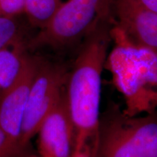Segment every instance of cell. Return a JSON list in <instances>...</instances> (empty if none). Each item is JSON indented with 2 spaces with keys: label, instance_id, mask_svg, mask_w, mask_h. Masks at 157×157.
I'll return each mask as SVG.
<instances>
[{
  "label": "cell",
  "instance_id": "1",
  "mask_svg": "<svg viewBox=\"0 0 157 157\" xmlns=\"http://www.w3.org/2000/svg\"><path fill=\"white\" fill-rule=\"evenodd\" d=\"M107 23L103 21L88 35L68 72L65 96L75 135L73 152L98 150L102 73L111 37Z\"/></svg>",
  "mask_w": 157,
  "mask_h": 157
},
{
  "label": "cell",
  "instance_id": "2",
  "mask_svg": "<svg viewBox=\"0 0 157 157\" xmlns=\"http://www.w3.org/2000/svg\"><path fill=\"white\" fill-rule=\"evenodd\" d=\"M116 45L105 64L112 73L117 87L127 100L126 113L132 110L156 109L157 52L135 44L118 27L111 31Z\"/></svg>",
  "mask_w": 157,
  "mask_h": 157
},
{
  "label": "cell",
  "instance_id": "3",
  "mask_svg": "<svg viewBox=\"0 0 157 157\" xmlns=\"http://www.w3.org/2000/svg\"><path fill=\"white\" fill-rule=\"evenodd\" d=\"M97 157H157V108L141 116L109 108L101 115Z\"/></svg>",
  "mask_w": 157,
  "mask_h": 157
},
{
  "label": "cell",
  "instance_id": "4",
  "mask_svg": "<svg viewBox=\"0 0 157 157\" xmlns=\"http://www.w3.org/2000/svg\"><path fill=\"white\" fill-rule=\"evenodd\" d=\"M113 0L63 2L48 23L27 41L29 50L42 48L60 50L88 36L107 18Z\"/></svg>",
  "mask_w": 157,
  "mask_h": 157
},
{
  "label": "cell",
  "instance_id": "5",
  "mask_svg": "<svg viewBox=\"0 0 157 157\" xmlns=\"http://www.w3.org/2000/svg\"><path fill=\"white\" fill-rule=\"evenodd\" d=\"M68 71L63 65L41 58L31 83L23 117L20 143L29 148L41 123L63 95Z\"/></svg>",
  "mask_w": 157,
  "mask_h": 157
},
{
  "label": "cell",
  "instance_id": "6",
  "mask_svg": "<svg viewBox=\"0 0 157 157\" xmlns=\"http://www.w3.org/2000/svg\"><path fill=\"white\" fill-rule=\"evenodd\" d=\"M37 135L38 154L42 157H70L75 144L73 124L65 92L56 107L41 123Z\"/></svg>",
  "mask_w": 157,
  "mask_h": 157
},
{
  "label": "cell",
  "instance_id": "7",
  "mask_svg": "<svg viewBox=\"0 0 157 157\" xmlns=\"http://www.w3.org/2000/svg\"><path fill=\"white\" fill-rule=\"evenodd\" d=\"M40 58L29 54L16 82L0 98V127L19 143L29 90Z\"/></svg>",
  "mask_w": 157,
  "mask_h": 157
},
{
  "label": "cell",
  "instance_id": "8",
  "mask_svg": "<svg viewBox=\"0 0 157 157\" xmlns=\"http://www.w3.org/2000/svg\"><path fill=\"white\" fill-rule=\"evenodd\" d=\"M118 28L129 40L157 52V13L138 0H113Z\"/></svg>",
  "mask_w": 157,
  "mask_h": 157
},
{
  "label": "cell",
  "instance_id": "9",
  "mask_svg": "<svg viewBox=\"0 0 157 157\" xmlns=\"http://www.w3.org/2000/svg\"><path fill=\"white\" fill-rule=\"evenodd\" d=\"M29 54L25 39L0 50V98L16 82Z\"/></svg>",
  "mask_w": 157,
  "mask_h": 157
},
{
  "label": "cell",
  "instance_id": "10",
  "mask_svg": "<svg viewBox=\"0 0 157 157\" xmlns=\"http://www.w3.org/2000/svg\"><path fill=\"white\" fill-rule=\"evenodd\" d=\"M62 2V0H26L24 14L31 25L41 29L48 23Z\"/></svg>",
  "mask_w": 157,
  "mask_h": 157
},
{
  "label": "cell",
  "instance_id": "11",
  "mask_svg": "<svg viewBox=\"0 0 157 157\" xmlns=\"http://www.w3.org/2000/svg\"><path fill=\"white\" fill-rule=\"evenodd\" d=\"M18 17L0 15V50L9 45L25 40L23 25Z\"/></svg>",
  "mask_w": 157,
  "mask_h": 157
},
{
  "label": "cell",
  "instance_id": "12",
  "mask_svg": "<svg viewBox=\"0 0 157 157\" xmlns=\"http://www.w3.org/2000/svg\"><path fill=\"white\" fill-rule=\"evenodd\" d=\"M28 150L0 127V157H20Z\"/></svg>",
  "mask_w": 157,
  "mask_h": 157
},
{
  "label": "cell",
  "instance_id": "13",
  "mask_svg": "<svg viewBox=\"0 0 157 157\" xmlns=\"http://www.w3.org/2000/svg\"><path fill=\"white\" fill-rule=\"evenodd\" d=\"M26 0H0V15L17 17L25 12Z\"/></svg>",
  "mask_w": 157,
  "mask_h": 157
},
{
  "label": "cell",
  "instance_id": "14",
  "mask_svg": "<svg viewBox=\"0 0 157 157\" xmlns=\"http://www.w3.org/2000/svg\"><path fill=\"white\" fill-rule=\"evenodd\" d=\"M138 2L146 8L157 13V0H138Z\"/></svg>",
  "mask_w": 157,
  "mask_h": 157
},
{
  "label": "cell",
  "instance_id": "15",
  "mask_svg": "<svg viewBox=\"0 0 157 157\" xmlns=\"http://www.w3.org/2000/svg\"><path fill=\"white\" fill-rule=\"evenodd\" d=\"M20 157H42L38 154H34V153L31 152L30 151L28 150L25 151L24 154H23Z\"/></svg>",
  "mask_w": 157,
  "mask_h": 157
}]
</instances>
